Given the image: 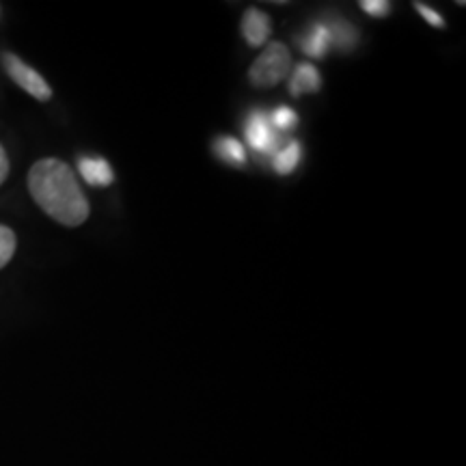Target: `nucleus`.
<instances>
[{
  "label": "nucleus",
  "instance_id": "1",
  "mask_svg": "<svg viewBox=\"0 0 466 466\" xmlns=\"http://www.w3.org/2000/svg\"><path fill=\"white\" fill-rule=\"evenodd\" d=\"M28 190L39 208L66 227H80L89 218V201L72 171L63 160L46 158L35 162L28 173Z\"/></svg>",
  "mask_w": 466,
  "mask_h": 466
},
{
  "label": "nucleus",
  "instance_id": "2",
  "mask_svg": "<svg viewBox=\"0 0 466 466\" xmlns=\"http://www.w3.org/2000/svg\"><path fill=\"white\" fill-rule=\"evenodd\" d=\"M291 67V55L288 46L272 42L268 44L264 52L255 58L253 67L248 69V78L255 86H261V89H270V86H277L283 78H288Z\"/></svg>",
  "mask_w": 466,
  "mask_h": 466
},
{
  "label": "nucleus",
  "instance_id": "3",
  "mask_svg": "<svg viewBox=\"0 0 466 466\" xmlns=\"http://www.w3.org/2000/svg\"><path fill=\"white\" fill-rule=\"evenodd\" d=\"M3 67H5V72L9 74V78L14 80L20 89H25L28 96H33L35 100L48 102L52 97L50 85L42 78V74H37L31 66H26L20 56L5 55Z\"/></svg>",
  "mask_w": 466,
  "mask_h": 466
},
{
  "label": "nucleus",
  "instance_id": "4",
  "mask_svg": "<svg viewBox=\"0 0 466 466\" xmlns=\"http://www.w3.org/2000/svg\"><path fill=\"white\" fill-rule=\"evenodd\" d=\"M247 141L259 154H272L279 149V134L270 124V116L253 113L247 121Z\"/></svg>",
  "mask_w": 466,
  "mask_h": 466
},
{
  "label": "nucleus",
  "instance_id": "5",
  "mask_svg": "<svg viewBox=\"0 0 466 466\" xmlns=\"http://www.w3.org/2000/svg\"><path fill=\"white\" fill-rule=\"evenodd\" d=\"M270 17H268L264 11L259 9H248L242 17V35L247 39V44L250 48H259L268 42L270 37Z\"/></svg>",
  "mask_w": 466,
  "mask_h": 466
},
{
  "label": "nucleus",
  "instance_id": "6",
  "mask_svg": "<svg viewBox=\"0 0 466 466\" xmlns=\"http://www.w3.org/2000/svg\"><path fill=\"white\" fill-rule=\"evenodd\" d=\"M300 50L311 58H322L329 55V50L333 48V37H330L329 25H313L309 31L300 37Z\"/></svg>",
  "mask_w": 466,
  "mask_h": 466
},
{
  "label": "nucleus",
  "instance_id": "7",
  "mask_svg": "<svg viewBox=\"0 0 466 466\" xmlns=\"http://www.w3.org/2000/svg\"><path fill=\"white\" fill-rule=\"evenodd\" d=\"M322 86V76L311 63H300L296 66L294 74L289 78L291 96H305V93H316Z\"/></svg>",
  "mask_w": 466,
  "mask_h": 466
},
{
  "label": "nucleus",
  "instance_id": "8",
  "mask_svg": "<svg viewBox=\"0 0 466 466\" xmlns=\"http://www.w3.org/2000/svg\"><path fill=\"white\" fill-rule=\"evenodd\" d=\"M78 168L85 182H89L91 186H110L115 179L113 168L102 158H80Z\"/></svg>",
  "mask_w": 466,
  "mask_h": 466
},
{
  "label": "nucleus",
  "instance_id": "9",
  "mask_svg": "<svg viewBox=\"0 0 466 466\" xmlns=\"http://www.w3.org/2000/svg\"><path fill=\"white\" fill-rule=\"evenodd\" d=\"M300 162V145L296 141H289L288 145H281L275 151V158H272V167L279 175H289L291 171H296Z\"/></svg>",
  "mask_w": 466,
  "mask_h": 466
},
{
  "label": "nucleus",
  "instance_id": "10",
  "mask_svg": "<svg viewBox=\"0 0 466 466\" xmlns=\"http://www.w3.org/2000/svg\"><path fill=\"white\" fill-rule=\"evenodd\" d=\"M214 151H217L220 160L229 162V165H244L247 162V151H244L242 143L236 141L233 137H220L214 145Z\"/></svg>",
  "mask_w": 466,
  "mask_h": 466
},
{
  "label": "nucleus",
  "instance_id": "11",
  "mask_svg": "<svg viewBox=\"0 0 466 466\" xmlns=\"http://www.w3.org/2000/svg\"><path fill=\"white\" fill-rule=\"evenodd\" d=\"M329 31H330V37H333V48H352L354 44H357V33H354V28L346 25V22H330L329 25Z\"/></svg>",
  "mask_w": 466,
  "mask_h": 466
},
{
  "label": "nucleus",
  "instance_id": "12",
  "mask_svg": "<svg viewBox=\"0 0 466 466\" xmlns=\"http://www.w3.org/2000/svg\"><path fill=\"white\" fill-rule=\"evenodd\" d=\"M270 124H272V127H275V130L289 132V130H294L296 126H299V115H296L294 110L288 108V106H281V108H277L275 113H272Z\"/></svg>",
  "mask_w": 466,
  "mask_h": 466
},
{
  "label": "nucleus",
  "instance_id": "13",
  "mask_svg": "<svg viewBox=\"0 0 466 466\" xmlns=\"http://www.w3.org/2000/svg\"><path fill=\"white\" fill-rule=\"evenodd\" d=\"M15 253V233L9 227L0 225V268H5Z\"/></svg>",
  "mask_w": 466,
  "mask_h": 466
},
{
  "label": "nucleus",
  "instance_id": "14",
  "mask_svg": "<svg viewBox=\"0 0 466 466\" xmlns=\"http://www.w3.org/2000/svg\"><path fill=\"white\" fill-rule=\"evenodd\" d=\"M360 9L374 17H384L391 11V3H387V0H363V3H360Z\"/></svg>",
  "mask_w": 466,
  "mask_h": 466
},
{
  "label": "nucleus",
  "instance_id": "15",
  "mask_svg": "<svg viewBox=\"0 0 466 466\" xmlns=\"http://www.w3.org/2000/svg\"><path fill=\"white\" fill-rule=\"evenodd\" d=\"M415 9L421 14L423 20H428L430 26L434 28H442V25H445V20H442L441 14H436V11L432 7H428V5H421V3H415Z\"/></svg>",
  "mask_w": 466,
  "mask_h": 466
},
{
  "label": "nucleus",
  "instance_id": "16",
  "mask_svg": "<svg viewBox=\"0 0 466 466\" xmlns=\"http://www.w3.org/2000/svg\"><path fill=\"white\" fill-rule=\"evenodd\" d=\"M9 175V158L7 154H5V147L0 145V186H3L5 179H7Z\"/></svg>",
  "mask_w": 466,
  "mask_h": 466
}]
</instances>
